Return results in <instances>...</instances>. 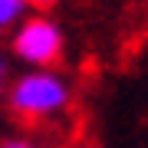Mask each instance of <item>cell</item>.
I'll return each mask as SVG.
<instances>
[{
    "label": "cell",
    "mask_w": 148,
    "mask_h": 148,
    "mask_svg": "<svg viewBox=\"0 0 148 148\" xmlns=\"http://www.w3.org/2000/svg\"><path fill=\"white\" fill-rule=\"evenodd\" d=\"M36 7H53V3H59V0H33Z\"/></svg>",
    "instance_id": "8992f818"
},
{
    "label": "cell",
    "mask_w": 148,
    "mask_h": 148,
    "mask_svg": "<svg viewBox=\"0 0 148 148\" xmlns=\"http://www.w3.org/2000/svg\"><path fill=\"white\" fill-rule=\"evenodd\" d=\"M69 106V82L53 69H30L7 89V109L20 122L56 119Z\"/></svg>",
    "instance_id": "6da1fadb"
},
{
    "label": "cell",
    "mask_w": 148,
    "mask_h": 148,
    "mask_svg": "<svg viewBox=\"0 0 148 148\" xmlns=\"http://www.w3.org/2000/svg\"><path fill=\"white\" fill-rule=\"evenodd\" d=\"M7 76H10V59L0 53V99L7 102Z\"/></svg>",
    "instance_id": "277c9868"
},
{
    "label": "cell",
    "mask_w": 148,
    "mask_h": 148,
    "mask_svg": "<svg viewBox=\"0 0 148 148\" xmlns=\"http://www.w3.org/2000/svg\"><path fill=\"white\" fill-rule=\"evenodd\" d=\"M0 33H3V30H0Z\"/></svg>",
    "instance_id": "ba28073f"
},
{
    "label": "cell",
    "mask_w": 148,
    "mask_h": 148,
    "mask_svg": "<svg viewBox=\"0 0 148 148\" xmlns=\"http://www.w3.org/2000/svg\"><path fill=\"white\" fill-rule=\"evenodd\" d=\"M27 10H30V0H0V30L20 27L27 20Z\"/></svg>",
    "instance_id": "3957f363"
},
{
    "label": "cell",
    "mask_w": 148,
    "mask_h": 148,
    "mask_svg": "<svg viewBox=\"0 0 148 148\" xmlns=\"http://www.w3.org/2000/svg\"><path fill=\"white\" fill-rule=\"evenodd\" d=\"M0 148H40V145L27 142V138H7V142H0Z\"/></svg>",
    "instance_id": "5b68a950"
},
{
    "label": "cell",
    "mask_w": 148,
    "mask_h": 148,
    "mask_svg": "<svg viewBox=\"0 0 148 148\" xmlns=\"http://www.w3.org/2000/svg\"><path fill=\"white\" fill-rule=\"evenodd\" d=\"M82 148H95V145H82Z\"/></svg>",
    "instance_id": "52a82bcc"
},
{
    "label": "cell",
    "mask_w": 148,
    "mask_h": 148,
    "mask_svg": "<svg viewBox=\"0 0 148 148\" xmlns=\"http://www.w3.org/2000/svg\"><path fill=\"white\" fill-rule=\"evenodd\" d=\"M10 49L30 69H49L63 56V30L49 16H27L16 27L13 40H10Z\"/></svg>",
    "instance_id": "7a4b0ae2"
}]
</instances>
